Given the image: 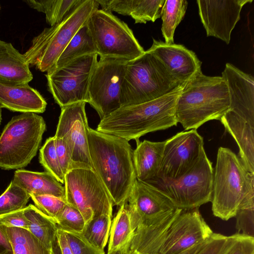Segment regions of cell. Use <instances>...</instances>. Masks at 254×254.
Instances as JSON below:
<instances>
[{"instance_id": "1", "label": "cell", "mask_w": 254, "mask_h": 254, "mask_svg": "<svg viewBox=\"0 0 254 254\" xmlns=\"http://www.w3.org/2000/svg\"><path fill=\"white\" fill-rule=\"evenodd\" d=\"M213 233L198 208H177L161 222L136 229L130 251L139 254H179L205 242Z\"/></svg>"}, {"instance_id": "2", "label": "cell", "mask_w": 254, "mask_h": 254, "mask_svg": "<svg viewBox=\"0 0 254 254\" xmlns=\"http://www.w3.org/2000/svg\"><path fill=\"white\" fill-rule=\"evenodd\" d=\"M88 149L93 169L103 183L114 206L127 198L136 179L133 150L129 141L89 128Z\"/></svg>"}, {"instance_id": "3", "label": "cell", "mask_w": 254, "mask_h": 254, "mask_svg": "<svg viewBox=\"0 0 254 254\" xmlns=\"http://www.w3.org/2000/svg\"><path fill=\"white\" fill-rule=\"evenodd\" d=\"M181 88L147 102L121 107L101 120L96 130L138 142L148 133L176 126V105Z\"/></svg>"}, {"instance_id": "4", "label": "cell", "mask_w": 254, "mask_h": 254, "mask_svg": "<svg viewBox=\"0 0 254 254\" xmlns=\"http://www.w3.org/2000/svg\"><path fill=\"white\" fill-rule=\"evenodd\" d=\"M225 80L197 71L182 86L176 105V116L186 130L196 129L210 120H220L229 108Z\"/></svg>"}, {"instance_id": "5", "label": "cell", "mask_w": 254, "mask_h": 254, "mask_svg": "<svg viewBox=\"0 0 254 254\" xmlns=\"http://www.w3.org/2000/svg\"><path fill=\"white\" fill-rule=\"evenodd\" d=\"M254 195V174L248 171L231 149L220 147L214 170L212 199L213 215L223 220L235 216L247 197Z\"/></svg>"}, {"instance_id": "6", "label": "cell", "mask_w": 254, "mask_h": 254, "mask_svg": "<svg viewBox=\"0 0 254 254\" xmlns=\"http://www.w3.org/2000/svg\"><path fill=\"white\" fill-rule=\"evenodd\" d=\"M163 64L147 51L127 62L121 86L122 107L147 102L181 88Z\"/></svg>"}, {"instance_id": "7", "label": "cell", "mask_w": 254, "mask_h": 254, "mask_svg": "<svg viewBox=\"0 0 254 254\" xmlns=\"http://www.w3.org/2000/svg\"><path fill=\"white\" fill-rule=\"evenodd\" d=\"M42 117L24 113L13 117L0 136V168L19 169L35 156L46 129Z\"/></svg>"}, {"instance_id": "8", "label": "cell", "mask_w": 254, "mask_h": 254, "mask_svg": "<svg viewBox=\"0 0 254 254\" xmlns=\"http://www.w3.org/2000/svg\"><path fill=\"white\" fill-rule=\"evenodd\" d=\"M99 5L96 0H84L63 22L45 28L33 38L31 46L23 54L28 64L42 72L51 69L76 32L90 14L98 9Z\"/></svg>"}, {"instance_id": "9", "label": "cell", "mask_w": 254, "mask_h": 254, "mask_svg": "<svg viewBox=\"0 0 254 254\" xmlns=\"http://www.w3.org/2000/svg\"><path fill=\"white\" fill-rule=\"evenodd\" d=\"M86 23L100 58L130 61L144 54L132 31L112 12L97 9Z\"/></svg>"}, {"instance_id": "10", "label": "cell", "mask_w": 254, "mask_h": 254, "mask_svg": "<svg viewBox=\"0 0 254 254\" xmlns=\"http://www.w3.org/2000/svg\"><path fill=\"white\" fill-rule=\"evenodd\" d=\"M64 187L67 203L81 212L86 224L101 214L113 218L112 200L92 169L76 167L69 170L64 175Z\"/></svg>"}, {"instance_id": "11", "label": "cell", "mask_w": 254, "mask_h": 254, "mask_svg": "<svg viewBox=\"0 0 254 254\" xmlns=\"http://www.w3.org/2000/svg\"><path fill=\"white\" fill-rule=\"evenodd\" d=\"M214 170L203 148L193 166L180 178L161 182V189L175 206L191 209L211 201Z\"/></svg>"}, {"instance_id": "12", "label": "cell", "mask_w": 254, "mask_h": 254, "mask_svg": "<svg viewBox=\"0 0 254 254\" xmlns=\"http://www.w3.org/2000/svg\"><path fill=\"white\" fill-rule=\"evenodd\" d=\"M97 56H82L47 71L48 90L61 108L79 102L88 103L89 81Z\"/></svg>"}, {"instance_id": "13", "label": "cell", "mask_w": 254, "mask_h": 254, "mask_svg": "<svg viewBox=\"0 0 254 254\" xmlns=\"http://www.w3.org/2000/svg\"><path fill=\"white\" fill-rule=\"evenodd\" d=\"M127 62L100 58L93 69L88 84V103L101 120L122 107L121 90Z\"/></svg>"}, {"instance_id": "14", "label": "cell", "mask_w": 254, "mask_h": 254, "mask_svg": "<svg viewBox=\"0 0 254 254\" xmlns=\"http://www.w3.org/2000/svg\"><path fill=\"white\" fill-rule=\"evenodd\" d=\"M203 144L196 129L178 132L166 140L157 179L165 182L183 176L195 163Z\"/></svg>"}, {"instance_id": "15", "label": "cell", "mask_w": 254, "mask_h": 254, "mask_svg": "<svg viewBox=\"0 0 254 254\" xmlns=\"http://www.w3.org/2000/svg\"><path fill=\"white\" fill-rule=\"evenodd\" d=\"M127 204L135 231L161 222L177 209L161 189L137 180L127 198Z\"/></svg>"}, {"instance_id": "16", "label": "cell", "mask_w": 254, "mask_h": 254, "mask_svg": "<svg viewBox=\"0 0 254 254\" xmlns=\"http://www.w3.org/2000/svg\"><path fill=\"white\" fill-rule=\"evenodd\" d=\"M86 103L79 102L61 107L55 135L64 138L68 142L72 152L71 169L85 167L93 169L88 149L90 127L85 111Z\"/></svg>"}, {"instance_id": "17", "label": "cell", "mask_w": 254, "mask_h": 254, "mask_svg": "<svg viewBox=\"0 0 254 254\" xmlns=\"http://www.w3.org/2000/svg\"><path fill=\"white\" fill-rule=\"evenodd\" d=\"M253 0H197L200 20L207 36L218 38L227 44L240 19L243 7Z\"/></svg>"}, {"instance_id": "18", "label": "cell", "mask_w": 254, "mask_h": 254, "mask_svg": "<svg viewBox=\"0 0 254 254\" xmlns=\"http://www.w3.org/2000/svg\"><path fill=\"white\" fill-rule=\"evenodd\" d=\"M147 51L154 55L182 85L201 70V62L196 54L184 45L167 44L153 39L152 46Z\"/></svg>"}, {"instance_id": "19", "label": "cell", "mask_w": 254, "mask_h": 254, "mask_svg": "<svg viewBox=\"0 0 254 254\" xmlns=\"http://www.w3.org/2000/svg\"><path fill=\"white\" fill-rule=\"evenodd\" d=\"M222 76L229 92V111L254 127V79L230 63H226Z\"/></svg>"}, {"instance_id": "20", "label": "cell", "mask_w": 254, "mask_h": 254, "mask_svg": "<svg viewBox=\"0 0 254 254\" xmlns=\"http://www.w3.org/2000/svg\"><path fill=\"white\" fill-rule=\"evenodd\" d=\"M0 105L14 112L42 113L47 102L28 83L8 85L0 83Z\"/></svg>"}, {"instance_id": "21", "label": "cell", "mask_w": 254, "mask_h": 254, "mask_svg": "<svg viewBox=\"0 0 254 254\" xmlns=\"http://www.w3.org/2000/svg\"><path fill=\"white\" fill-rule=\"evenodd\" d=\"M235 140L239 157L250 172L254 174V127L228 110L219 120Z\"/></svg>"}, {"instance_id": "22", "label": "cell", "mask_w": 254, "mask_h": 254, "mask_svg": "<svg viewBox=\"0 0 254 254\" xmlns=\"http://www.w3.org/2000/svg\"><path fill=\"white\" fill-rule=\"evenodd\" d=\"M32 79L24 55L11 43L0 40V83L15 85L28 83Z\"/></svg>"}, {"instance_id": "23", "label": "cell", "mask_w": 254, "mask_h": 254, "mask_svg": "<svg viewBox=\"0 0 254 254\" xmlns=\"http://www.w3.org/2000/svg\"><path fill=\"white\" fill-rule=\"evenodd\" d=\"M102 9L130 16L135 23L154 22L161 16L165 0H96Z\"/></svg>"}, {"instance_id": "24", "label": "cell", "mask_w": 254, "mask_h": 254, "mask_svg": "<svg viewBox=\"0 0 254 254\" xmlns=\"http://www.w3.org/2000/svg\"><path fill=\"white\" fill-rule=\"evenodd\" d=\"M165 141L136 142L133 150V162L137 180L151 184L157 180Z\"/></svg>"}, {"instance_id": "25", "label": "cell", "mask_w": 254, "mask_h": 254, "mask_svg": "<svg viewBox=\"0 0 254 254\" xmlns=\"http://www.w3.org/2000/svg\"><path fill=\"white\" fill-rule=\"evenodd\" d=\"M12 181L22 188L30 196L50 195L65 199L64 186L47 172L18 169L14 173Z\"/></svg>"}, {"instance_id": "26", "label": "cell", "mask_w": 254, "mask_h": 254, "mask_svg": "<svg viewBox=\"0 0 254 254\" xmlns=\"http://www.w3.org/2000/svg\"><path fill=\"white\" fill-rule=\"evenodd\" d=\"M134 232L127 202L119 206L112 220L107 254L128 253Z\"/></svg>"}, {"instance_id": "27", "label": "cell", "mask_w": 254, "mask_h": 254, "mask_svg": "<svg viewBox=\"0 0 254 254\" xmlns=\"http://www.w3.org/2000/svg\"><path fill=\"white\" fill-rule=\"evenodd\" d=\"M24 214L28 222V230L51 250L57 239V224L31 204L24 209Z\"/></svg>"}, {"instance_id": "28", "label": "cell", "mask_w": 254, "mask_h": 254, "mask_svg": "<svg viewBox=\"0 0 254 254\" xmlns=\"http://www.w3.org/2000/svg\"><path fill=\"white\" fill-rule=\"evenodd\" d=\"M84 0H27L28 5L46 15L47 22L54 26L64 20Z\"/></svg>"}, {"instance_id": "29", "label": "cell", "mask_w": 254, "mask_h": 254, "mask_svg": "<svg viewBox=\"0 0 254 254\" xmlns=\"http://www.w3.org/2000/svg\"><path fill=\"white\" fill-rule=\"evenodd\" d=\"M94 54H96L95 45L85 23L75 34L52 68L61 67L77 58Z\"/></svg>"}, {"instance_id": "30", "label": "cell", "mask_w": 254, "mask_h": 254, "mask_svg": "<svg viewBox=\"0 0 254 254\" xmlns=\"http://www.w3.org/2000/svg\"><path fill=\"white\" fill-rule=\"evenodd\" d=\"M186 0H165L162 7L161 31L167 44H174L176 28L183 19L188 7Z\"/></svg>"}, {"instance_id": "31", "label": "cell", "mask_w": 254, "mask_h": 254, "mask_svg": "<svg viewBox=\"0 0 254 254\" xmlns=\"http://www.w3.org/2000/svg\"><path fill=\"white\" fill-rule=\"evenodd\" d=\"M14 254H52L28 230L19 228L5 227Z\"/></svg>"}, {"instance_id": "32", "label": "cell", "mask_w": 254, "mask_h": 254, "mask_svg": "<svg viewBox=\"0 0 254 254\" xmlns=\"http://www.w3.org/2000/svg\"><path fill=\"white\" fill-rule=\"evenodd\" d=\"M112 218L106 214L94 217L86 224L81 234L91 245L104 250L109 240Z\"/></svg>"}, {"instance_id": "33", "label": "cell", "mask_w": 254, "mask_h": 254, "mask_svg": "<svg viewBox=\"0 0 254 254\" xmlns=\"http://www.w3.org/2000/svg\"><path fill=\"white\" fill-rule=\"evenodd\" d=\"M30 197L22 188L12 180L0 196V216L25 208Z\"/></svg>"}, {"instance_id": "34", "label": "cell", "mask_w": 254, "mask_h": 254, "mask_svg": "<svg viewBox=\"0 0 254 254\" xmlns=\"http://www.w3.org/2000/svg\"><path fill=\"white\" fill-rule=\"evenodd\" d=\"M39 161L46 172L52 175L61 184H64V175L57 154L54 136L48 138L41 148Z\"/></svg>"}, {"instance_id": "35", "label": "cell", "mask_w": 254, "mask_h": 254, "mask_svg": "<svg viewBox=\"0 0 254 254\" xmlns=\"http://www.w3.org/2000/svg\"><path fill=\"white\" fill-rule=\"evenodd\" d=\"M56 224L58 228L64 231L82 234L86 222L81 212L67 203L58 218Z\"/></svg>"}, {"instance_id": "36", "label": "cell", "mask_w": 254, "mask_h": 254, "mask_svg": "<svg viewBox=\"0 0 254 254\" xmlns=\"http://www.w3.org/2000/svg\"><path fill=\"white\" fill-rule=\"evenodd\" d=\"M35 206L56 223L67 204L64 198L50 195H31Z\"/></svg>"}, {"instance_id": "37", "label": "cell", "mask_w": 254, "mask_h": 254, "mask_svg": "<svg viewBox=\"0 0 254 254\" xmlns=\"http://www.w3.org/2000/svg\"><path fill=\"white\" fill-rule=\"evenodd\" d=\"M236 228L244 235L254 238V202H244L239 206L235 216Z\"/></svg>"}, {"instance_id": "38", "label": "cell", "mask_w": 254, "mask_h": 254, "mask_svg": "<svg viewBox=\"0 0 254 254\" xmlns=\"http://www.w3.org/2000/svg\"><path fill=\"white\" fill-rule=\"evenodd\" d=\"M237 233L230 236L213 233L196 254H226L234 244Z\"/></svg>"}, {"instance_id": "39", "label": "cell", "mask_w": 254, "mask_h": 254, "mask_svg": "<svg viewBox=\"0 0 254 254\" xmlns=\"http://www.w3.org/2000/svg\"><path fill=\"white\" fill-rule=\"evenodd\" d=\"M64 232L72 254H106L104 250H99L89 243L81 234Z\"/></svg>"}, {"instance_id": "40", "label": "cell", "mask_w": 254, "mask_h": 254, "mask_svg": "<svg viewBox=\"0 0 254 254\" xmlns=\"http://www.w3.org/2000/svg\"><path fill=\"white\" fill-rule=\"evenodd\" d=\"M54 136L57 154L62 172L65 175L72 167L71 150L64 138Z\"/></svg>"}, {"instance_id": "41", "label": "cell", "mask_w": 254, "mask_h": 254, "mask_svg": "<svg viewBox=\"0 0 254 254\" xmlns=\"http://www.w3.org/2000/svg\"><path fill=\"white\" fill-rule=\"evenodd\" d=\"M24 209L0 216V225L28 230V222L24 214Z\"/></svg>"}, {"instance_id": "42", "label": "cell", "mask_w": 254, "mask_h": 254, "mask_svg": "<svg viewBox=\"0 0 254 254\" xmlns=\"http://www.w3.org/2000/svg\"><path fill=\"white\" fill-rule=\"evenodd\" d=\"M226 254H254V238L237 233L235 241Z\"/></svg>"}, {"instance_id": "43", "label": "cell", "mask_w": 254, "mask_h": 254, "mask_svg": "<svg viewBox=\"0 0 254 254\" xmlns=\"http://www.w3.org/2000/svg\"><path fill=\"white\" fill-rule=\"evenodd\" d=\"M0 254H14L5 227L0 225Z\"/></svg>"}, {"instance_id": "44", "label": "cell", "mask_w": 254, "mask_h": 254, "mask_svg": "<svg viewBox=\"0 0 254 254\" xmlns=\"http://www.w3.org/2000/svg\"><path fill=\"white\" fill-rule=\"evenodd\" d=\"M57 237L62 254H72L64 231L58 228Z\"/></svg>"}, {"instance_id": "45", "label": "cell", "mask_w": 254, "mask_h": 254, "mask_svg": "<svg viewBox=\"0 0 254 254\" xmlns=\"http://www.w3.org/2000/svg\"><path fill=\"white\" fill-rule=\"evenodd\" d=\"M205 243V242H204ZM193 246L189 249L180 253L179 254H196L199 250L200 249V248L202 247L204 243ZM135 254H139L137 253H135Z\"/></svg>"}, {"instance_id": "46", "label": "cell", "mask_w": 254, "mask_h": 254, "mask_svg": "<svg viewBox=\"0 0 254 254\" xmlns=\"http://www.w3.org/2000/svg\"><path fill=\"white\" fill-rule=\"evenodd\" d=\"M51 253L52 254H62L58 239H57L52 246Z\"/></svg>"}, {"instance_id": "47", "label": "cell", "mask_w": 254, "mask_h": 254, "mask_svg": "<svg viewBox=\"0 0 254 254\" xmlns=\"http://www.w3.org/2000/svg\"><path fill=\"white\" fill-rule=\"evenodd\" d=\"M1 107L0 105V124L1 122Z\"/></svg>"}, {"instance_id": "48", "label": "cell", "mask_w": 254, "mask_h": 254, "mask_svg": "<svg viewBox=\"0 0 254 254\" xmlns=\"http://www.w3.org/2000/svg\"><path fill=\"white\" fill-rule=\"evenodd\" d=\"M126 254H135V253L130 251L128 253Z\"/></svg>"}]
</instances>
